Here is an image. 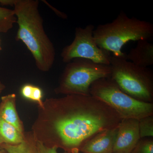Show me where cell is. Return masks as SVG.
<instances>
[{"label": "cell", "mask_w": 153, "mask_h": 153, "mask_svg": "<svg viewBox=\"0 0 153 153\" xmlns=\"http://www.w3.org/2000/svg\"><path fill=\"white\" fill-rule=\"evenodd\" d=\"M122 119L109 105L92 96L70 94L47 98L32 131L37 141L49 147L77 152L101 132L117 128Z\"/></svg>", "instance_id": "1"}, {"label": "cell", "mask_w": 153, "mask_h": 153, "mask_svg": "<svg viewBox=\"0 0 153 153\" xmlns=\"http://www.w3.org/2000/svg\"><path fill=\"white\" fill-rule=\"evenodd\" d=\"M3 6L13 7L18 24L16 40L25 44L33 55L36 67L49 71L54 64L55 50L45 32L38 0H0Z\"/></svg>", "instance_id": "2"}, {"label": "cell", "mask_w": 153, "mask_h": 153, "mask_svg": "<svg viewBox=\"0 0 153 153\" xmlns=\"http://www.w3.org/2000/svg\"><path fill=\"white\" fill-rule=\"evenodd\" d=\"M93 36L100 48L116 57H126L123 47L131 41L148 40L153 36V25L151 22L130 18L123 11L111 22L99 25Z\"/></svg>", "instance_id": "3"}, {"label": "cell", "mask_w": 153, "mask_h": 153, "mask_svg": "<svg viewBox=\"0 0 153 153\" xmlns=\"http://www.w3.org/2000/svg\"><path fill=\"white\" fill-rule=\"evenodd\" d=\"M110 77L125 93L143 102H153V72L140 67L126 57L111 56Z\"/></svg>", "instance_id": "4"}, {"label": "cell", "mask_w": 153, "mask_h": 153, "mask_svg": "<svg viewBox=\"0 0 153 153\" xmlns=\"http://www.w3.org/2000/svg\"><path fill=\"white\" fill-rule=\"evenodd\" d=\"M111 73L110 65L75 58L66 63L54 91L57 94L90 96L92 83L99 79L110 77Z\"/></svg>", "instance_id": "5"}, {"label": "cell", "mask_w": 153, "mask_h": 153, "mask_svg": "<svg viewBox=\"0 0 153 153\" xmlns=\"http://www.w3.org/2000/svg\"><path fill=\"white\" fill-rule=\"evenodd\" d=\"M90 95L113 108L123 119L139 120L153 115V103L135 99L125 93L110 77L101 78L92 83Z\"/></svg>", "instance_id": "6"}, {"label": "cell", "mask_w": 153, "mask_h": 153, "mask_svg": "<svg viewBox=\"0 0 153 153\" xmlns=\"http://www.w3.org/2000/svg\"><path fill=\"white\" fill-rule=\"evenodd\" d=\"M95 27L88 25L85 27L76 28L74 38L69 45L62 49V61L67 63L75 58H83L100 64L110 65L109 52L98 47L93 36Z\"/></svg>", "instance_id": "7"}, {"label": "cell", "mask_w": 153, "mask_h": 153, "mask_svg": "<svg viewBox=\"0 0 153 153\" xmlns=\"http://www.w3.org/2000/svg\"><path fill=\"white\" fill-rule=\"evenodd\" d=\"M117 128L113 153H131L140 139L139 120L123 119Z\"/></svg>", "instance_id": "8"}, {"label": "cell", "mask_w": 153, "mask_h": 153, "mask_svg": "<svg viewBox=\"0 0 153 153\" xmlns=\"http://www.w3.org/2000/svg\"><path fill=\"white\" fill-rule=\"evenodd\" d=\"M117 128L97 134L85 143L79 151L83 153H113Z\"/></svg>", "instance_id": "9"}, {"label": "cell", "mask_w": 153, "mask_h": 153, "mask_svg": "<svg viewBox=\"0 0 153 153\" xmlns=\"http://www.w3.org/2000/svg\"><path fill=\"white\" fill-rule=\"evenodd\" d=\"M16 101V95L15 94L2 97L0 102V117L24 133L25 131L24 125L17 112Z\"/></svg>", "instance_id": "10"}, {"label": "cell", "mask_w": 153, "mask_h": 153, "mask_svg": "<svg viewBox=\"0 0 153 153\" xmlns=\"http://www.w3.org/2000/svg\"><path fill=\"white\" fill-rule=\"evenodd\" d=\"M137 41L136 46L126 55V59L140 67H148L153 65V44L148 40Z\"/></svg>", "instance_id": "11"}, {"label": "cell", "mask_w": 153, "mask_h": 153, "mask_svg": "<svg viewBox=\"0 0 153 153\" xmlns=\"http://www.w3.org/2000/svg\"><path fill=\"white\" fill-rule=\"evenodd\" d=\"M25 133L0 117V145L19 144L24 140Z\"/></svg>", "instance_id": "12"}, {"label": "cell", "mask_w": 153, "mask_h": 153, "mask_svg": "<svg viewBox=\"0 0 153 153\" xmlns=\"http://www.w3.org/2000/svg\"><path fill=\"white\" fill-rule=\"evenodd\" d=\"M1 147L8 153H38L36 140L32 131L25 132L24 140L19 144H2Z\"/></svg>", "instance_id": "13"}, {"label": "cell", "mask_w": 153, "mask_h": 153, "mask_svg": "<svg viewBox=\"0 0 153 153\" xmlns=\"http://www.w3.org/2000/svg\"><path fill=\"white\" fill-rule=\"evenodd\" d=\"M16 22L13 10L0 7V33H8Z\"/></svg>", "instance_id": "14"}, {"label": "cell", "mask_w": 153, "mask_h": 153, "mask_svg": "<svg viewBox=\"0 0 153 153\" xmlns=\"http://www.w3.org/2000/svg\"><path fill=\"white\" fill-rule=\"evenodd\" d=\"M21 93L24 98L37 102L38 106H43V91L40 88L31 84H25L21 88Z\"/></svg>", "instance_id": "15"}, {"label": "cell", "mask_w": 153, "mask_h": 153, "mask_svg": "<svg viewBox=\"0 0 153 153\" xmlns=\"http://www.w3.org/2000/svg\"><path fill=\"white\" fill-rule=\"evenodd\" d=\"M140 138L153 137V115L146 117L139 120Z\"/></svg>", "instance_id": "16"}, {"label": "cell", "mask_w": 153, "mask_h": 153, "mask_svg": "<svg viewBox=\"0 0 153 153\" xmlns=\"http://www.w3.org/2000/svg\"><path fill=\"white\" fill-rule=\"evenodd\" d=\"M131 153H153V138L140 139Z\"/></svg>", "instance_id": "17"}, {"label": "cell", "mask_w": 153, "mask_h": 153, "mask_svg": "<svg viewBox=\"0 0 153 153\" xmlns=\"http://www.w3.org/2000/svg\"><path fill=\"white\" fill-rule=\"evenodd\" d=\"M36 146L38 153H58L56 147H49L45 146L44 144L36 140Z\"/></svg>", "instance_id": "18"}, {"label": "cell", "mask_w": 153, "mask_h": 153, "mask_svg": "<svg viewBox=\"0 0 153 153\" xmlns=\"http://www.w3.org/2000/svg\"><path fill=\"white\" fill-rule=\"evenodd\" d=\"M5 88V85L0 80V94L4 90Z\"/></svg>", "instance_id": "19"}, {"label": "cell", "mask_w": 153, "mask_h": 153, "mask_svg": "<svg viewBox=\"0 0 153 153\" xmlns=\"http://www.w3.org/2000/svg\"><path fill=\"white\" fill-rule=\"evenodd\" d=\"M2 49V48L1 43V38H0V51H1Z\"/></svg>", "instance_id": "20"}, {"label": "cell", "mask_w": 153, "mask_h": 153, "mask_svg": "<svg viewBox=\"0 0 153 153\" xmlns=\"http://www.w3.org/2000/svg\"><path fill=\"white\" fill-rule=\"evenodd\" d=\"M64 153H78L77 152H65Z\"/></svg>", "instance_id": "21"}, {"label": "cell", "mask_w": 153, "mask_h": 153, "mask_svg": "<svg viewBox=\"0 0 153 153\" xmlns=\"http://www.w3.org/2000/svg\"><path fill=\"white\" fill-rule=\"evenodd\" d=\"M1 145H0V153H2L1 150Z\"/></svg>", "instance_id": "22"}]
</instances>
